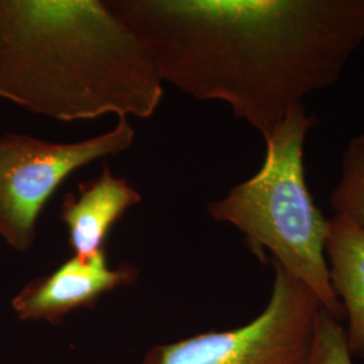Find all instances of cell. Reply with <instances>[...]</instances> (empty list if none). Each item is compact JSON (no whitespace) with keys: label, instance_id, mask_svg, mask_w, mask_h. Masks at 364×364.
Wrapping results in <instances>:
<instances>
[{"label":"cell","instance_id":"3","mask_svg":"<svg viewBox=\"0 0 364 364\" xmlns=\"http://www.w3.org/2000/svg\"><path fill=\"white\" fill-rule=\"evenodd\" d=\"M314 124L304 105H294L264 139L259 171L208 204L213 220L228 223L252 250L309 287L321 308L338 321L343 306L331 284L326 257L329 220L314 204L305 180L304 144Z\"/></svg>","mask_w":364,"mask_h":364},{"label":"cell","instance_id":"11","mask_svg":"<svg viewBox=\"0 0 364 364\" xmlns=\"http://www.w3.org/2000/svg\"><path fill=\"white\" fill-rule=\"evenodd\" d=\"M139 364H144V363H142V362H141V363H139Z\"/></svg>","mask_w":364,"mask_h":364},{"label":"cell","instance_id":"9","mask_svg":"<svg viewBox=\"0 0 364 364\" xmlns=\"http://www.w3.org/2000/svg\"><path fill=\"white\" fill-rule=\"evenodd\" d=\"M338 218L364 231V134L353 136L341 158V174L329 196Z\"/></svg>","mask_w":364,"mask_h":364},{"label":"cell","instance_id":"2","mask_svg":"<svg viewBox=\"0 0 364 364\" xmlns=\"http://www.w3.org/2000/svg\"><path fill=\"white\" fill-rule=\"evenodd\" d=\"M153 58L100 0H0V97L63 122L149 119L162 100Z\"/></svg>","mask_w":364,"mask_h":364},{"label":"cell","instance_id":"10","mask_svg":"<svg viewBox=\"0 0 364 364\" xmlns=\"http://www.w3.org/2000/svg\"><path fill=\"white\" fill-rule=\"evenodd\" d=\"M309 364H353L344 328L324 308L318 313L317 332Z\"/></svg>","mask_w":364,"mask_h":364},{"label":"cell","instance_id":"5","mask_svg":"<svg viewBox=\"0 0 364 364\" xmlns=\"http://www.w3.org/2000/svg\"><path fill=\"white\" fill-rule=\"evenodd\" d=\"M135 131L126 117L117 127L75 144H53L25 134L0 136V236L26 252L45 204L66 178L96 159L130 149Z\"/></svg>","mask_w":364,"mask_h":364},{"label":"cell","instance_id":"8","mask_svg":"<svg viewBox=\"0 0 364 364\" xmlns=\"http://www.w3.org/2000/svg\"><path fill=\"white\" fill-rule=\"evenodd\" d=\"M326 257L332 287L348 320L347 346L364 358V231L351 221L329 220Z\"/></svg>","mask_w":364,"mask_h":364},{"label":"cell","instance_id":"4","mask_svg":"<svg viewBox=\"0 0 364 364\" xmlns=\"http://www.w3.org/2000/svg\"><path fill=\"white\" fill-rule=\"evenodd\" d=\"M272 294L250 323L158 346L146 364H309L321 305L284 267L274 263Z\"/></svg>","mask_w":364,"mask_h":364},{"label":"cell","instance_id":"6","mask_svg":"<svg viewBox=\"0 0 364 364\" xmlns=\"http://www.w3.org/2000/svg\"><path fill=\"white\" fill-rule=\"evenodd\" d=\"M138 269L131 263L109 267L105 251L91 257H73L54 272L34 278L11 301L22 321L60 324L66 316L82 308H93L107 293L131 287Z\"/></svg>","mask_w":364,"mask_h":364},{"label":"cell","instance_id":"1","mask_svg":"<svg viewBox=\"0 0 364 364\" xmlns=\"http://www.w3.org/2000/svg\"><path fill=\"white\" fill-rule=\"evenodd\" d=\"M156 73L218 100L266 139L294 105L341 77L364 43V0H105Z\"/></svg>","mask_w":364,"mask_h":364},{"label":"cell","instance_id":"7","mask_svg":"<svg viewBox=\"0 0 364 364\" xmlns=\"http://www.w3.org/2000/svg\"><path fill=\"white\" fill-rule=\"evenodd\" d=\"M105 169L92 181L78 185L77 195L66 193L61 205V221L75 255L91 258L105 251L111 228L127 209L142 201L141 193L126 178Z\"/></svg>","mask_w":364,"mask_h":364}]
</instances>
